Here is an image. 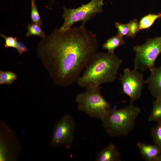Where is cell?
Here are the masks:
<instances>
[{
	"instance_id": "23",
	"label": "cell",
	"mask_w": 161,
	"mask_h": 161,
	"mask_svg": "<svg viewBox=\"0 0 161 161\" xmlns=\"http://www.w3.org/2000/svg\"><path fill=\"white\" fill-rule=\"evenodd\" d=\"M19 48L17 50L18 52L21 55L23 53L28 51L27 48L21 43L18 41Z\"/></svg>"
},
{
	"instance_id": "20",
	"label": "cell",
	"mask_w": 161,
	"mask_h": 161,
	"mask_svg": "<svg viewBox=\"0 0 161 161\" xmlns=\"http://www.w3.org/2000/svg\"><path fill=\"white\" fill-rule=\"evenodd\" d=\"M0 35L5 40V42L4 45L5 47L14 48H16L17 50L18 49V41L16 37L7 36L2 34H1Z\"/></svg>"
},
{
	"instance_id": "9",
	"label": "cell",
	"mask_w": 161,
	"mask_h": 161,
	"mask_svg": "<svg viewBox=\"0 0 161 161\" xmlns=\"http://www.w3.org/2000/svg\"><path fill=\"white\" fill-rule=\"evenodd\" d=\"M120 80L122 91L133 102L139 99L145 83L143 74L141 72L128 68L124 69L120 75Z\"/></svg>"
},
{
	"instance_id": "14",
	"label": "cell",
	"mask_w": 161,
	"mask_h": 161,
	"mask_svg": "<svg viewBox=\"0 0 161 161\" xmlns=\"http://www.w3.org/2000/svg\"><path fill=\"white\" fill-rule=\"evenodd\" d=\"M153 103L152 109L148 117L149 121H161V96L155 98Z\"/></svg>"
},
{
	"instance_id": "4",
	"label": "cell",
	"mask_w": 161,
	"mask_h": 161,
	"mask_svg": "<svg viewBox=\"0 0 161 161\" xmlns=\"http://www.w3.org/2000/svg\"><path fill=\"white\" fill-rule=\"evenodd\" d=\"M100 88L98 86L86 88L85 91L77 95L75 101L79 110L102 121L112 109L102 95Z\"/></svg>"
},
{
	"instance_id": "11",
	"label": "cell",
	"mask_w": 161,
	"mask_h": 161,
	"mask_svg": "<svg viewBox=\"0 0 161 161\" xmlns=\"http://www.w3.org/2000/svg\"><path fill=\"white\" fill-rule=\"evenodd\" d=\"M137 146L141 156L148 161H157L161 155V150L156 145H149L138 142Z\"/></svg>"
},
{
	"instance_id": "25",
	"label": "cell",
	"mask_w": 161,
	"mask_h": 161,
	"mask_svg": "<svg viewBox=\"0 0 161 161\" xmlns=\"http://www.w3.org/2000/svg\"></svg>"
},
{
	"instance_id": "18",
	"label": "cell",
	"mask_w": 161,
	"mask_h": 161,
	"mask_svg": "<svg viewBox=\"0 0 161 161\" xmlns=\"http://www.w3.org/2000/svg\"><path fill=\"white\" fill-rule=\"evenodd\" d=\"M151 134L155 144L161 150V121L152 129Z\"/></svg>"
},
{
	"instance_id": "21",
	"label": "cell",
	"mask_w": 161,
	"mask_h": 161,
	"mask_svg": "<svg viewBox=\"0 0 161 161\" xmlns=\"http://www.w3.org/2000/svg\"><path fill=\"white\" fill-rule=\"evenodd\" d=\"M129 32V36L132 38L135 37L139 30V23L137 20L134 19L127 24Z\"/></svg>"
},
{
	"instance_id": "7",
	"label": "cell",
	"mask_w": 161,
	"mask_h": 161,
	"mask_svg": "<svg viewBox=\"0 0 161 161\" xmlns=\"http://www.w3.org/2000/svg\"><path fill=\"white\" fill-rule=\"evenodd\" d=\"M21 150V146L16 132L1 120L0 161H17Z\"/></svg>"
},
{
	"instance_id": "19",
	"label": "cell",
	"mask_w": 161,
	"mask_h": 161,
	"mask_svg": "<svg viewBox=\"0 0 161 161\" xmlns=\"http://www.w3.org/2000/svg\"><path fill=\"white\" fill-rule=\"evenodd\" d=\"M31 17L32 23L41 27L42 24V22L35 0H31Z\"/></svg>"
},
{
	"instance_id": "15",
	"label": "cell",
	"mask_w": 161,
	"mask_h": 161,
	"mask_svg": "<svg viewBox=\"0 0 161 161\" xmlns=\"http://www.w3.org/2000/svg\"><path fill=\"white\" fill-rule=\"evenodd\" d=\"M161 18V13L149 14L143 17L139 23V30L147 29L151 27L157 19Z\"/></svg>"
},
{
	"instance_id": "5",
	"label": "cell",
	"mask_w": 161,
	"mask_h": 161,
	"mask_svg": "<svg viewBox=\"0 0 161 161\" xmlns=\"http://www.w3.org/2000/svg\"><path fill=\"white\" fill-rule=\"evenodd\" d=\"M135 53L134 69L144 72L154 68L156 60L161 53V36L148 39L144 44L133 47Z\"/></svg>"
},
{
	"instance_id": "3",
	"label": "cell",
	"mask_w": 161,
	"mask_h": 161,
	"mask_svg": "<svg viewBox=\"0 0 161 161\" xmlns=\"http://www.w3.org/2000/svg\"><path fill=\"white\" fill-rule=\"evenodd\" d=\"M141 111L133 102L126 107L112 110L102 120L107 134L112 137L127 134L133 129L137 117Z\"/></svg>"
},
{
	"instance_id": "24",
	"label": "cell",
	"mask_w": 161,
	"mask_h": 161,
	"mask_svg": "<svg viewBox=\"0 0 161 161\" xmlns=\"http://www.w3.org/2000/svg\"><path fill=\"white\" fill-rule=\"evenodd\" d=\"M157 161H161V155L158 158Z\"/></svg>"
},
{
	"instance_id": "1",
	"label": "cell",
	"mask_w": 161,
	"mask_h": 161,
	"mask_svg": "<svg viewBox=\"0 0 161 161\" xmlns=\"http://www.w3.org/2000/svg\"><path fill=\"white\" fill-rule=\"evenodd\" d=\"M98 48L96 35L82 24L54 30L42 38L36 52L54 83L66 86L77 82Z\"/></svg>"
},
{
	"instance_id": "6",
	"label": "cell",
	"mask_w": 161,
	"mask_h": 161,
	"mask_svg": "<svg viewBox=\"0 0 161 161\" xmlns=\"http://www.w3.org/2000/svg\"><path fill=\"white\" fill-rule=\"evenodd\" d=\"M103 0H91L87 4L75 9L63 7L62 16L64 21L60 28L67 29L79 21L82 22V25H85L88 20L103 12Z\"/></svg>"
},
{
	"instance_id": "2",
	"label": "cell",
	"mask_w": 161,
	"mask_h": 161,
	"mask_svg": "<svg viewBox=\"0 0 161 161\" xmlns=\"http://www.w3.org/2000/svg\"><path fill=\"white\" fill-rule=\"evenodd\" d=\"M122 62L114 52H97L76 82L85 88L113 82L117 78Z\"/></svg>"
},
{
	"instance_id": "8",
	"label": "cell",
	"mask_w": 161,
	"mask_h": 161,
	"mask_svg": "<svg viewBox=\"0 0 161 161\" xmlns=\"http://www.w3.org/2000/svg\"><path fill=\"white\" fill-rule=\"evenodd\" d=\"M75 121L71 116L66 114L55 124L51 141L53 147L71 146L74 141Z\"/></svg>"
},
{
	"instance_id": "12",
	"label": "cell",
	"mask_w": 161,
	"mask_h": 161,
	"mask_svg": "<svg viewBox=\"0 0 161 161\" xmlns=\"http://www.w3.org/2000/svg\"><path fill=\"white\" fill-rule=\"evenodd\" d=\"M120 153L115 146L111 143L97 153L95 158L97 161H120Z\"/></svg>"
},
{
	"instance_id": "13",
	"label": "cell",
	"mask_w": 161,
	"mask_h": 161,
	"mask_svg": "<svg viewBox=\"0 0 161 161\" xmlns=\"http://www.w3.org/2000/svg\"><path fill=\"white\" fill-rule=\"evenodd\" d=\"M124 43L123 37L117 35L109 39L103 44V48L107 50L109 52L113 53L117 48Z\"/></svg>"
},
{
	"instance_id": "22",
	"label": "cell",
	"mask_w": 161,
	"mask_h": 161,
	"mask_svg": "<svg viewBox=\"0 0 161 161\" xmlns=\"http://www.w3.org/2000/svg\"><path fill=\"white\" fill-rule=\"evenodd\" d=\"M118 31V35L123 37V36L129 37V32L127 24H123L116 22L115 24Z\"/></svg>"
},
{
	"instance_id": "17",
	"label": "cell",
	"mask_w": 161,
	"mask_h": 161,
	"mask_svg": "<svg viewBox=\"0 0 161 161\" xmlns=\"http://www.w3.org/2000/svg\"><path fill=\"white\" fill-rule=\"evenodd\" d=\"M17 78V75L11 71H0V84H12Z\"/></svg>"
},
{
	"instance_id": "16",
	"label": "cell",
	"mask_w": 161,
	"mask_h": 161,
	"mask_svg": "<svg viewBox=\"0 0 161 161\" xmlns=\"http://www.w3.org/2000/svg\"><path fill=\"white\" fill-rule=\"evenodd\" d=\"M41 27L34 23L29 24L27 26V32L25 35V36L29 37L35 35L40 36L42 38H44L46 35Z\"/></svg>"
},
{
	"instance_id": "10",
	"label": "cell",
	"mask_w": 161,
	"mask_h": 161,
	"mask_svg": "<svg viewBox=\"0 0 161 161\" xmlns=\"http://www.w3.org/2000/svg\"><path fill=\"white\" fill-rule=\"evenodd\" d=\"M149 71L150 74L145 83L147 84L151 95L156 98L161 96V66Z\"/></svg>"
}]
</instances>
